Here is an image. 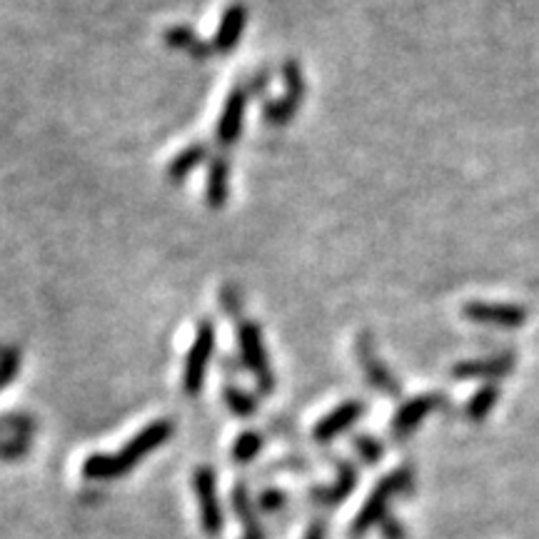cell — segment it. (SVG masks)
Here are the masks:
<instances>
[{"instance_id":"6da1fadb","label":"cell","mask_w":539,"mask_h":539,"mask_svg":"<svg viewBox=\"0 0 539 539\" xmlns=\"http://www.w3.org/2000/svg\"><path fill=\"white\" fill-rule=\"evenodd\" d=\"M175 435V425L173 420L163 417V420H153L148 427L138 432L123 450L113 452V455H88L85 457L83 472L85 480L90 482H110L118 480V477L128 475L133 472L140 462L145 460L148 455H153L155 450H160L163 445H168L170 437Z\"/></svg>"},{"instance_id":"7a4b0ae2","label":"cell","mask_w":539,"mask_h":539,"mask_svg":"<svg viewBox=\"0 0 539 539\" xmlns=\"http://www.w3.org/2000/svg\"><path fill=\"white\" fill-rule=\"evenodd\" d=\"M415 490V470L412 465H402L397 470H392L390 475L382 477L375 485V490L370 492L367 502L362 505V510L357 512L355 522L350 527L352 537H362L372 530V527H380V522L390 515V502L397 495H410Z\"/></svg>"},{"instance_id":"3957f363","label":"cell","mask_w":539,"mask_h":539,"mask_svg":"<svg viewBox=\"0 0 539 539\" xmlns=\"http://www.w3.org/2000/svg\"><path fill=\"white\" fill-rule=\"evenodd\" d=\"M238 352H240V365L255 377L258 390L263 395H272L275 392V372H272L268 347H265L263 327L253 320H238Z\"/></svg>"},{"instance_id":"277c9868","label":"cell","mask_w":539,"mask_h":539,"mask_svg":"<svg viewBox=\"0 0 539 539\" xmlns=\"http://www.w3.org/2000/svg\"><path fill=\"white\" fill-rule=\"evenodd\" d=\"M215 350V325L210 317H203L195 327V340L190 345L188 357L183 367V390L188 397H195L203 392L205 375H208L210 360Z\"/></svg>"},{"instance_id":"5b68a950","label":"cell","mask_w":539,"mask_h":539,"mask_svg":"<svg viewBox=\"0 0 539 539\" xmlns=\"http://www.w3.org/2000/svg\"><path fill=\"white\" fill-rule=\"evenodd\" d=\"M193 490L198 497L200 510V525H203L205 535L218 537L225 530V510L218 495V475L210 465H200L193 472Z\"/></svg>"},{"instance_id":"8992f818","label":"cell","mask_w":539,"mask_h":539,"mask_svg":"<svg viewBox=\"0 0 539 539\" xmlns=\"http://www.w3.org/2000/svg\"><path fill=\"white\" fill-rule=\"evenodd\" d=\"M355 352H357V365L365 372L370 387H375L377 392L387 397H400L402 395V382L397 380L395 372L382 362V357L377 355L375 340H372L370 332H360L355 340Z\"/></svg>"},{"instance_id":"52a82bcc","label":"cell","mask_w":539,"mask_h":539,"mask_svg":"<svg viewBox=\"0 0 539 539\" xmlns=\"http://www.w3.org/2000/svg\"><path fill=\"white\" fill-rule=\"evenodd\" d=\"M445 407L447 395H442V392H425V395L410 397V400L402 402L395 410V415H392L390 435L395 437L397 442L405 440V437H410L412 432L422 425V420H425L430 412L445 410Z\"/></svg>"},{"instance_id":"ba28073f","label":"cell","mask_w":539,"mask_h":539,"mask_svg":"<svg viewBox=\"0 0 539 539\" xmlns=\"http://www.w3.org/2000/svg\"><path fill=\"white\" fill-rule=\"evenodd\" d=\"M250 98H253V95H250L248 83H238L230 90L223 113H220L218 118V125H215V143H218L220 148H230V145L238 143L240 133H243Z\"/></svg>"},{"instance_id":"9c48e42d","label":"cell","mask_w":539,"mask_h":539,"mask_svg":"<svg viewBox=\"0 0 539 539\" xmlns=\"http://www.w3.org/2000/svg\"><path fill=\"white\" fill-rule=\"evenodd\" d=\"M365 412H367L365 402L360 400L342 402V405H337L335 410L327 412V415L312 427V440H315L317 445H330L335 437H340L342 432L350 430L355 422H360L362 417H365Z\"/></svg>"},{"instance_id":"30bf717a","label":"cell","mask_w":539,"mask_h":539,"mask_svg":"<svg viewBox=\"0 0 539 539\" xmlns=\"http://www.w3.org/2000/svg\"><path fill=\"white\" fill-rule=\"evenodd\" d=\"M465 317L475 325H492V327H507V330H515L522 327L530 317V312L520 305H492V302H480L472 300L462 307Z\"/></svg>"},{"instance_id":"8fae6325","label":"cell","mask_w":539,"mask_h":539,"mask_svg":"<svg viewBox=\"0 0 539 539\" xmlns=\"http://www.w3.org/2000/svg\"><path fill=\"white\" fill-rule=\"evenodd\" d=\"M245 28H248V8H245L243 3H230L228 8L223 10V15H220L218 30H215L213 40H210L215 53H233L240 45V40H243Z\"/></svg>"},{"instance_id":"7c38bea8","label":"cell","mask_w":539,"mask_h":539,"mask_svg":"<svg viewBox=\"0 0 539 539\" xmlns=\"http://www.w3.org/2000/svg\"><path fill=\"white\" fill-rule=\"evenodd\" d=\"M515 355L512 352H502V355L482 357V360H465L460 365L452 367V375L457 380H502V377L515 372Z\"/></svg>"},{"instance_id":"4fadbf2b","label":"cell","mask_w":539,"mask_h":539,"mask_svg":"<svg viewBox=\"0 0 539 539\" xmlns=\"http://www.w3.org/2000/svg\"><path fill=\"white\" fill-rule=\"evenodd\" d=\"M357 480H360V475H357V467L347 460H337L335 462V482L327 487H312L310 500L315 502V505H322V507L342 505V502H345L347 497L355 492Z\"/></svg>"},{"instance_id":"5bb4252c","label":"cell","mask_w":539,"mask_h":539,"mask_svg":"<svg viewBox=\"0 0 539 539\" xmlns=\"http://www.w3.org/2000/svg\"><path fill=\"white\" fill-rule=\"evenodd\" d=\"M228 198H230V163L225 155H215L208 165L205 200H208V208L223 210Z\"/></svg>"},{"instance_id":"9a60e30c","label":"cell","mask_w":539,"mask_h":539,"mask_svg":"<svg viewBox=\"0 0 539 539\" xmlns=\"http://www.w3.org/2000/svg\"><path fill=\"white\" fill-rule=\"evenodd\" d=\"M163 40L168 48L183 50V53H188L193 60H208L210 55L215 53L213 45L200 38L190 25H170V28L165 30Z\"/></svg>"},{"instance_id":"2e32d148","label":"cell","mask_w":539,"mask_h":539,"mask_svg":"<svg viewBox=\"0 0 539 539\" xmlns=\"http://www.w3.org/2000/svg\"><path fill=\"white\" fill-rule=\"evenodd\" d=\"M210 155V148L205 143H193L188 145L185 150H180L178 155H175L173 160H170L168 165V180L170 183H183L185 178H188L190 173H193L195 168H198L200 163H205Z\"/></svg>"},{"instance_id":"e0dca14e","label":"cell","mask_w":539,"mask_h":539,"mask_svg":"<svg viewBox=\"0 0 539 539\" xmlns=\"http://www.w3.org/2000/svg\"><path fill=\"white\" fill-rule=\"evenodd\" d=\"M502 390L500 385H495V382H487V385H482L480 390L475 392V395L470 397V402H467L465 407V415L470 422H482L487 415H490L492 410H495V405L500 402Z\"/></svg>"},{"instance_id":"ac0fdd59","label":"cell","mask_w":539,"mask_h":539,"mask_svg":"<svg viewBox=\"0 0 539 539\" xmlns=\"http://www.w3.org/2000/svg\"><path fill=\"white\" fill-rule=\"evenodd\" d=\"M230 505H233V512L238 515V520L243 522L245 530L253 525H260L258 505H255V500L250 497V487L245 485V482H238V485L233 487V492H230Z\"/></svg>"},{"instance_id":"d6986e66","label":"cell","mask_w":539,"mask_h":539,"mask_svg":"<svg viewBox=\"0 0 539 539\" xmlns=\"http://www.w3.org/2000/svg\"><path fill=\"white\" fill-rule=\"evenodd\" d=\"M263 450H265V437L255 430H245L240 432L238 440H235L233 450H230V457H233L235 465H250Z\"/></svg>"},{"instance_id":"ffe728a7","label":"cell","mask_w":539,"mask_h":539,"mask_svg":"<svg viewBox=\"0 0 539 539\" xmlns=\"http://www.w3.org/2000/svg\"><path fill=\"white\" fill-rule=\"evenodd\" d=\"M223 400L225 405H228V410L238 417H250L258 412V397L245 392L243 387L233 385V382H228V385L223 387Z\"/></svg>"},{"instance_id":"44dd1931","label":"cell","mask_w":539,"mask_h":539,"mask_svg":"<svg viewBox=\"0 0 539 539\" xmlns=\"http://www.w3.org/2000/svg\"><path fill=\"white\" fill-rule=\"evenodd\" d=\"M282 80H285V95L287 98L297 100V103L302 105V100H305V70H302V65L297 63L295 58H287L285 63H282Z\"/></svg>"},{"instance_id":"7402d4cb","label":"cell","mask_w":539,"mask_h":539,"mask_svg":"<svg viewBox=\"0 0 539 539\" xmlns=\"http://www.w3.org/2000/svg\"><path fill=\"white\" fill-rule=\"evenodd\" d=\"M297 110H300V103L287 98V95H282V98L270 100V103L265 105V110H263L265 123L272 125V128H282V125H287L292 118H295Z\"/></svg>"},{"instance_id":"603a6c76","label":"cell","mask_w":539,"mask_h":539,"mask_svg":"<svg viewBox=\"0 0 539 539\" xmlns=\"http://www.w3.org/2000/svg\"><path fill=\"white\" fill-rule=\"evenodd\" d=\"M352 450L357 452V457H360L367 467L380 465V460L385 457V445H382L377 437L367 435V432H360V435L352 437Z\"/></svg>"},{"instance_id":"cb8c5ba5","label":"cell","mask_w":539,"mask_h":539,"mask_svg":"<svg viewBox=\"0 0 539 539\" xmlns=\"http://www.w3.org/2000/svg\"><path fill=\"white\" fill-rule=\"evenodd\" d=\"M20 365H23V355H20L18 347L0 345V392L15 380Z\"/></svg>"},{"instance_id":"d4e9b609","label":"cell","mask_w":539,"mask_h":539,"mask_svg":"<svg viewBox=\"0 0 539 539\" xmlns=\"http://www.w3.org/2000/svg\"><path fill=\"white\" fill-rule=\"evenodd\" d=\"M33 432H35V420L30 415H20V412L0 415V435L33 437Z\"/></svg>"},{"instance_id":"484cf974","label":"cell","mask_w":539,"mask_h":539,"mask_svg":"<svg viewBox=\"0 0 539 539\" xmlns=\"http://www.w3.org/2000/svg\"><path fill=\"white\" fill-rule=\"evenodd\" d=\"M30 447H33L30 437L0 435V460H3V462L23 460V457L30 452Z\"/></svg>"},{"instance_id":"4316f807","label":"cell","mask_w":539,"mask_h":539,"mask_svg":"<svg viewBox=\"0 0 539 539\" xmlns=\"http://www.w3.org/2000/svg\"><path fill=\"white\" fill-rule=\"evenodd\" d=\"M255 505H258V510L265 512V515H277L280 510H285L287 492L277 490V487H268V490L260 492L258 500H255Z\"/></svg>"},{"instance_id":"83f0119b","label":"cell","mask_w":539,"mask_h":539,"mask_svg":"<svg viewBox=\"0 0 539 539\" xmlns=\"http://www.w3.org/2000/svg\"><path fill=\"white\" fill-rule=\"evenodd\" d=\"M220 307H223L228 315L238 317L240 312H243V292H240V287L225 285L223 290H220Z\"/></svg>"},{"instance_id":"f1b7e54d","label":"cell","mask_w":539,"mask_h":539,"mask_svg":"<svg viewBox=\"0 0 539 539\" xmlns=\"http://www.w3.org/2000/svg\"><path fill=\"white\" fill-rule=\"evenodd\" d=\"M380 532L385 539H407L405 525H402V522L392 515H387L385 520L380 522Z\"/></svg>"},{"instance_id":"f546056e","label":"cell","mask_w":539,"mask_h":539,"mask_svg":"<svg viewBox=\"0 0 539 539\" xmlns=\"http://www.w3.org/2000/svg\"><path fill=\"white\" fill-rule=\"evenodd\" d=\"M245 83H248L250 95L265 93V90H268V85H270V70H260V73H255L253 78L245 80Z\"/></svg>"},{"instance_id":"4dcf8cb0","label":"cell","mask_w":539,"mask_h":539,"mask_svg":"<svg viewBox=\"0 0 539 539\" xmlns=\"http://www.w3.org/2000/svg\"><path fill=\"white\" fill-rule=\"evenodd\" d=\"M327 537V522L325 520H315L310 527H307L305 537L302 539H325Z\"/></svg>"},{"instance_id":"1f68e13d","label":"cell","mask_w":539,"mask_h":539,"mask_svg":"<svg viewBox=\"0 0 539 539\" xmlns=\"http://www.w3.org/2000/svg\"><path fill=\"white\" fill-rule=\"evenodd\" d=\"M243 539H268V532H265L263 522H260V525H253V527H248V530H245V535H243Z\"/></svg>"}]
</instances>
